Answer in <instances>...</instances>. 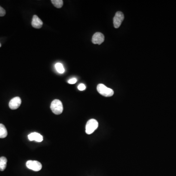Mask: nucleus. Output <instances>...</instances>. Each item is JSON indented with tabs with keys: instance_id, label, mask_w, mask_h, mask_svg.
<instances>
[{
	"instance_id": "1",
	"label": "nucleus",
	"mask_w": 176,
	"mask_h": 176,
	"mask_svg": "<svg viewBox=\"0 0 176 176\" xmlns=\"http://www.w3.org/2000/svg\"><path fill=\"white\" fill-rule=\"evenodd\" d=\"M97 91L100 95L105 97H111L114 94V91L112 89L107 87L103 84H99L98 85Z\"/></svg>"
},
{
	"instance_id": "2",
	"label": "nucleus",
	"mask_w": 176,
	"mask_h": 176,
	"mask_svg": "<svg viewBox=\"0 0 176 176\" xmlns=\"http://www.w3.org/2000/svg\"><path fill=\"white\" fill-rule=\"evenodd\" d=\"M51 109L55 114L60 115L63 111V106L62 102L58 99L53 100L51 103Z\"/></svg>"
},
{
	"instance_id": "3",
	"label": "nucleus",
	"mask_w": 176,
	"mask_h": 176,
	"mask_svg": "<svg viewBox=\"0 0 176 176\" xmlns=\"http://www.w3.org/2000/svg\"><path fill=\"white\" fill-rule=\"evenodd\" d=\"M98 123L95 119L89 120L86 125V133L88 134H91L98 128Z\"/></svg>"
},
{
	"instance_id": "4",
	"label": "nucleus",
	"mask_w": 176,
	"mask_h": 176,
	"mask_svg": "<svg viewBox=\"0 0 176 176\" xmlns=\"http://www.w3.org/2000/svg\"><path fill=\"white\" fill-rule=\"evenodd\" d=\"M28 168L34 171H39L42 169V164L36 161H28L26 163Z\"/></svg>"
},
{
	"instance_id": "5",
	"label": "nucleus",
	"mask_w": 176,
	"mask_h": 176,
	"mask_svg": "<svg viewBox=\"0 0 176 176\" xmlns=\"http://www.w3.org/2000/svg\"><path fill=\"white\" fill-rule=\"evenodd\" d=\"M124 16L123 13L121 12H117L114 18V25L115 28H119L124 20Z\"/></svg>"
},
{
	"instance_id": "6",
	"label": "nucleus",
	"mask_w": 176,
	"mask_h": 176,
	"mask_svg": "<svg viewBox=\"0 0 176 176\" xmlns=\"http://www.w3.org/2000/svg\"><path fill=\"white\" fill-rule=\"evenodd\" d=\"M21 102H22V101L20 98L18 96L15 97L10 100L9 103V108L12 110H16L18 109L19 107L20 106Z\"/></svg>"
},
{
	"instance_id": "7",
	"label": "nucleus",
	"mask_w": 176,
	"mask_h": 176,
	"mask_svg": "<svg viewBox=\"0 0 176 176\" xmlns=\"http://www.w3.org/2000/svg\"><path fill=\"white\" fill-rule=\"evenodd\" d=\"M104 41V35L100 32H96L92 37V42L94 44H101Z\"/></svg>"
},
{
	"instance_id": "8",
	"label": "nucleus",
	"mask_w": 176,
	"mask_h": 176,
	"mask_svg": "<svg viewBox=\"0 0 176 176\" xmlns=\"http://www.w3.org/2000/svg\"><path fill=\"white\" fill-rule=\"evenodd\" d=\"M32 25L33 28L39 29L42 28L43 23L37 15H34L32 20Z\"/></svg>"
},
{
	"instance_id": "9",
	"label": "nucleus",
	"mask_w": 176,
	"mask_h": 176,
	"mask_svg": "<svg viewBox=\"0 0 176 176\" xmlns=\"http://www.w3.org/2000/svg\"><path fill=\"white\" fill-rule=\"evenodd\" d=\"M28 138L30 141H36L37 142H40L43 140V137L39 133H32L28 136Z\"/></svg>"
},
{
	"instance_id": "10",
	"label": "nucleus",
	"mask_w": 176,
	"mask_h": 176,
	"mask_svg": "<svg viewBox=\"0 0 176 176\" xmlns=\"http://www.w3.org/2000/svg\"><path fill=\"white\" fill-rule=\"evenodd\" d=\"M8 136V131L5 127L3 124L0 123V138H5Z\"/></svg>"
},
{
	"instance_id": "11",
	"label": "nucleus",
	"mask_w": 176,
	"mask_h": 176,
	"mask_svg": "<svg viewBox=\"0 0 176 176\" xmlns=\"http://www.w3.org/2000/svg\"><path fill=\"white\" fill-rule=\"evenodd\" d=\"M8 160L5 157L0 158V171H3L6 168Z\"/></svg>"
},
{
	"instance_id": "12",
	"label": "nucleus",
	"mask_w": 176,
	"mask_h": 176,
	"mask_svg": "<svg viewBox=\"0 0 176 176\" xmlns=\"http://www.w3.org/2000/svg\"><path fill=\"white\" fill-rule=\"evenodd\" d=\"M51 2L53 5L58 8H62L63 5V1L62 0H51Z\"/></svg>"
},
{
	"instance_id": "13",
	"label": "nucleus",
	"mask_w": 176,
	"mask_h": 176,
	"mask_svg": "<svg viewBox=\"0 0 176 176\" xmlns=\"http://www.w3.org/2000/svg\"><path fill=\"white\" fill-rule=\"evenodd\" d=\"M55 67L56 70H57V71L60 74H63L65 71V69L63 66L60 63H57L56 64Z\"/></svg>"
},
{
	"instance_id": "14",
	"label": "nucleus",
	"mask_w": 176,
	"mask_h": 176,
	"mask_svg": "<svg viewBox=\"0 0 176 176\" xmlns=\"http://www.w3.org/2000/svg\"><path fill=\"white\" fill-rule=\"evenodd\" d=\"M78 89L79 91H84V90H85L86 89V86H85V85L84 84H80L78 85Z\"/></svg>"
},
{
	"instance_id": "15",
	"label": "nucleus",
	"mask_w": 176,
	"mask_h": 176,
	"mask_svg": "<svg viewBox=\"0 0 176 176\" xmlns=\"http://www.w3.org/2000/svg\"><path fill=\"white\" fill-rule=\"evenodd\" d=\"M5 10L0 6V16H4L5 15Z\"/></svg>"
},
{
	"instance_id": "16",
	"label": "nucleus",
	"mask_w": 176,
	"mask_h": 176,
	"mask_svg": "<svg viewBox=\"0 0 176 176\" xmlns=\"http://www.w3.org/2000/svg\"><path fill=\"white\" fill-rule=\"evenodd\" d=\"M77 82V79L75 78H72L70 79V80H68V83L70 84H74L75 83Z\"/></svg>"
},
{
	"instance_id": "17",
	"label": "nucleus",
	"mask_w": 176,
	"mask_h": 176,
	"mask_svg": "<svg viewBox=\"0 0 176 176\" xmlns=\"http://www.w3.org/2000/svg\"><path fill=\"white\" fill-rule=\"evenodd\" d=\"M1 47V44H0V47Z\"/></svg>"
}]
</instances>
